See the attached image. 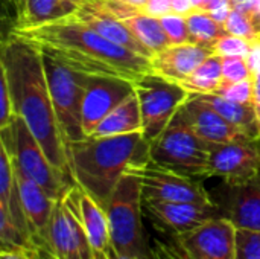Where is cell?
Instances as JSON below:
<instances>
[{
	"mask_svg": "<svg viewBox=\"0 0 260 259\" xmlns=\"http://www.w3.org/2000/svg\"><path fill=\"white\" fill-rule=\"evenodd\" d=\"M260 174V139L239 140L210 147V177L227 185H244Z\"/></svg>",
	"mask_w": 260,
	"mask_h": 259,
	"instance_id": "cell-12",
	"label": "cell"
},
{
	"mask_svg": "<svg viewBox=\"0 0 260 259\" xmlns=\"http://www.w3.org/2000/svg\"><path fill=\"white\" fill-rule=\"evenodd\" d=\"M221 217L230 220L236 229L260 232V174L244 185L221 183L210 191Z\"/></svg>",
	"mask_w": 260,
	"mask_h": 259,
	"instance_id": "cell-14",
	"label": "cell"
},
{
	"mask_svg": "<svg viewBox=\"0 0 260 259\" xmlns=\"http://www.w3.org/2000/svg\"><path fill=\"white\" fill-rule=\"evenodd\" d=\"M152 253L154 259H184L183 255L174 247V244H166L158 240L152 243Z\"/></svg>",
	"mask_w": 260,
	"mask_h": 259,
	"instance_id": "cell-37",
	"label": "cell"
},
{
	"mask_svg": "<svg viewBox=\"0 0 260 259\" xmlns=\"http://www.w3.org/2000/svg\"><path fill=\"white\" fill-rule=\"evenodd\" d=\"M0 75L8 81L15 114L26 122L49 162L75 182L70 171L69 145L55 113L41 50L9 31L2 40Z\"/></svg>",
	"mask_w": 260,
	"mask_h": 259,
	"instance_id": "cell-1",
	"label": "cell"
},
{
	"mask_svg": "<svg viewBox=\"0 0 260 259\" xmlns=\"http://www.w3.org/2000/svg\"><path fill=\"white\" fill-rule=\"evenodd\" d=\"M212 53L213 52L210 49H206L195 43L171 44L165 50L154 55V58L151 60L152 70L154 73L180 84L187 79Z\"/></svg>",
	"mask_w": 260,
	"mask_h": 259,
	"instance_id": "cell-19",
	"label": "cell"
},
{
	"mask_svg": "<svg viewBox=\"0 0 260 259\" xmlns=\"http://www.w3.org/2000/svg\"><path fill=\"white\" fill-rule=\"evenodd\" d=\"M17 20L12 27H32L55 21L76 12L70 0H15Z\"/></svg>",
	"mask_w": 260,
	"mask_h": 259,
	"instance_id": "cell-21",
	"label": "cell"
},
{
	"mask_svg": "<svg viewBox=\"0 0 260 259\" xmlns=\"http://www.w3.org/2000/svg\"><path fill=\"white\" fill-rule=\"evenodd\" d=\"M180 111L192 125V128L201 136V139L210 147L239 140L244 137H251L239 127L225 121L212 105L204 102L198 95H190L189 99L180 107Z\"/></svg>",
	"mask_w": 260,
	"mask_h": 259,
	"instance_id": "cell-17",
	"label": "cell"
},
{
	"mask_svg": "<svg viewBox=\"0 0 260 259\" xmlns=\"http://www.w3.org/2000/svg\"><path fill=\"white\" fill-rule=\"evenodd\" d=\"M222 81V56L212 53L206 58L198 69L183 82H180L192 95H212L216 93Z\"/></svg>",
	"mask_w": 260,
	"mask_h": 259,
	"instance_id": "cell-25",
	"label": "cell"
},
{
	"mask_svg": "<svg viewBox=\"0 0 260 259\" xmlns=\"http://www.w3.org/2000/svg\"><path fill=\"white\" fill-rule=\"evenodd\" d=\"M119 2H122V3H126V5H129V6H133V8H137V9H143V6L148 3V0H119Z\"/></svg>",
	"mask_w": 260,
	"mask_h": 259,
	"instance_id": "cell-42",
	"label": "cell"
},
{
	"mask_svg": "<svg viewBox=\"0 0 260 259\" xmlns=\"http://www.w3.org/2000/svg\"><path fill=\"white\" fill-rule=\"evenodd\" d=\"M230 3H232L233 9H239V11H242L244 14H247V11L250 9L253 0H230Z\"/></svg>",
	"mask_w": 260,
	"mask_h": 259,
	"instance_id": "cell-41",
	"label": "cell"
},
{
	"mask_svg": "<svg viewBox=\"0 0 260 259\" xmlns=\"http://www.w3.org/2000/svg\"><path fill=\"white\" fill-rule=\"evenodd\" d=\"M44 72L53 101L55 113L67 145L85 139L82 124V102L87 73L78 72L41 50Z\"/></svg>",
	"mask_w": 260,
	"mask_h": 259,
	"instance_id": "cell-6",
	"label": "cell"
},
{
	"mask_svg": "<svg viewBox=\"0 0 260 259\" xmlns=\"http://www.w3.org/2000/svg\"><path fill=\"white\" fill-rule=\"evenodd\" d=\"M134 90L140 104L143 136L148 142L165 131L180 107L192 95L181 84L154 72L134 82Z\"/></svg>",
	"mask_w": 260,
	"mask_h": 259,
	"instance_id": "cell-7",
	"label": "cell"
},
{
	"mask_svg": "<svg viewBox=\"0 0 260 259\" xmlns=\"http://www.w3.org/2000/svg\"><path fill=\"white\" fill-rule=\"evenodd\" d=\"M69 159L76 186L105 209L119 180L151 162L149 142L142 131L104 137L87 136L69 143Z\"/></svg>",
	"mask_w": 260,
	"mask_h": 259,
	"instance_id": "cell-3",
	"label": "cell"
},
{
	"mask_svg": "<svg viewBox=\"0 0 260 259\" xmlns=\"http://www.w3.org/2000/svg\"><path fill=\"white\" fill-rule=\"evenodd\" d=\"M15 145L12 160L15 166L29 179L37 182L53 200L62 198L73 186L75 182L61 174L47 159L38 140L30 133L26 122L15 114L14 118Z\"/></svg>",
	"mask_w": 260,
	"mask_h": 259,
	"instance_id": "cell-8",
	"label": "cell"
},
{
	"mask_svg": "<svg viewBox=\"0 0 260 259\" xmlns=\"http://www.w3.org/2000/svg\"><path fill=\"white\" fill-rule=\"evenodd\" d=\"M236 259H260V232L236 231Z\"/></svg>",
	"mask_w": 260,
	"mask_h": 259,
	"instance_id": "cell-33",
	"label": "cell"
},
{
	"mask_svg": "<svg viewBox=\"0 0 260 259\" xmlns=\"http://www.w3.org/2000/svg\"><path fill=\"white\" fill-rule=\"evenodd\" d=\"M72 3H75L78 8H81L82 5H87V3H90V2H93V0H70Z\"/></svg>",
	"mask_w": 260,
	"mask_h": 259,
	"instance_id": "cell-43",
	"label": "cell"
},
{
	"mask_svg": "<svg viewBox=\"0 0 260 259\" xmlns=\"http://www.w3.org/2000/svg\"><path fill=\"white\" fill-rule=\"evenodd\" d=\"M41 259H94L93 247L69 192L55 205Z\"/></svg>",
	"mask_w": 260,
	"mask_h": 259,
	"instance_id": "cell-9",
	"label": "cell"
},
{
	"mask_svg": "<svg viewBox=\"0 0 260 259\" xmlns=\"http://www.w3.org/2000/svg\"><path fill=\"white\" fill-rule=\"evenodd\" d=\"M224 27L227 31V34L235 35V37H241L248 40L250 43H254L260 40L259 35L256 34L250 18L239 9H233L229 15V18L224 23Z\"/></svg>",
	"mask_w": 260,
	"mask_h": 259,
	"instance_id": "cell-30",
	"label": "cell"
},
{
	"mask_svg": "<svg viewBox=\"0 0 260 259\" xmlns=\"http://www.w3.org/2000/svg\"><path fill=\"white\" fill-rule=\"evenodd\" d=\"M133 93V81L119 76L87 75L82 102V124L85 136H90L98 125Z\"/></svg>",
	"mask_w": 260,
	"mask_h": 259,
	"instance_id": "cell-13",
	"label": "cell"
},
{
	"mask_svg": "<svg viewBox=\"0 0 260 259\" xmlns=\"http://www.w3.org/2000/svg\"><path fill=\"white\" fill-rule=\"evenodd\" d=\"M73 15L79 18L82 23H85L87 26H90L91 29H94L98 34L110 40L111 43L126 47L131 52H136L142 56L152 60V53L137 40V37L126 26L125 20L110 14L99 3V0H93L87 5H82L81 8L76 9Z\"/></svg>",
	"mask_w": 260,
	"mask_h": 259,
	"instance_id": "cell-18",
	"label": "cell"
},
{
	"mask_svg": "<svg viewBox=\"0 0 260 259\" xmlns=\"http://www.w3.org/2000/svg\"><path fill=\"white\" fill-rule=\"evenodd\" d=\"M213 53L219 56H242L247 58L251 52V43L245 38L235 37L230 34H225L221 37L215 46H213Z\"/></svg>",
	"mask_w": 260,
	"mask_h": 259,
	"instance_id": "cell-31",
	"label": "cell"
},
{
	"mask_svg": "<svg viewBox=\"0 0 260 259\" xmlns=\"http://www.w3.org/2000/svg\"><path fill=\"white\" fill-rule=\"evenodd\" d=\"M253 78L247 58L242 56H222V81L221 85H229L238 81ZM219 85V87H221Z\"/></svg>",
	"mask_w": 260,
	"mask_h": 259,
	"instance_id": "cell-28",
	"label": "cell"
},
{
	"mask_svg": "<svg viewBox=\"0 0 260 259\" xmlns=\"http://www.w3.org/2000/svg\"><path fill=\"white\" fill-rule=\"evenodd\" d=\"M149 159L157 166L193 177L210 179V145L178 110L165 131L149 142Z\"/></svg>",
	"mask_w": 260,
	"mask_h": 259,
	"instance_id": "cell-5",
	"label": "cell"
},
{
	"mask_svg": "<svg viewBox=\"0 0 260 259\" xmlns=\"http://www.w3.org/2000/svg\"><path fill=\"white\" fill-rule=\"evenodd\" d=\"M160 21L163 24V29H165L171 44L190 43V35H189V26H187L186 15L171 12L168 15L160 17Z\"/></svg>",
	"mask_w": 260,
	"mask_h": 259,
	"instance_id": "cell-29",
	"label": "cell"
},
{
	"mask_svg": "<svg viewBox=\"0 0 260 259\" xmlns=\"http://www.w3.org/2000/svg\"><path fill=\"white\" fill-rule=\"evenodd\" d=\"M0 259H41V252L37 247L0 249Z\"/></svg>",
	"mask_w": 260,
	"mask_h": 259,
	"instance_id": "cell-35",
	"label": "cell"
},
{
	"mask_svg": "<svg viewBox=\"0 0 260 259\" xmlns=\"http://www.w3.org/2000/svg\"><path fill=\"white\" fill-rule=\"evenodd\" d=\"M143 14L151 17H163L172 12V0H148V3L142 9Z\"/></svg>",
	"mask_w": 260,
	"mask_h": 259,
	"instance_id": "cell-36",
	"label": "cell"
},
{
	"mask_svg": "<svg viewBox=\"0 0 260 259\" xmlns=\"http://www.w3.org/2000/svg\"><path fill=\"white\" fill-rule=\"evenodd\" d=\"M111 249L136 259H154L142 224L143 215V182L137 169L126 172L116 185L105 208Z\"/></svg>",
	"mask_w": 260,
	"mask_h": 259,
	"instance_id": "cell-4",
	"label": "cell"
},
{
	"mask_svg": "<svg viewBox=\"0 0 260 259\" xmlns=\"http://www.w3.org/2000/svg\"><path fill=\"white\" fill-rule=\"evenodd\" d=\"M139 131L143 133V121H142L139 98L134 90V93L129 95L123 102H120L98 125V128L90 136H96V137L120 136V134H129Z\"/></svg>",
	"mask_w": 260,
	"mask_h": 259,
	"instance_id": "cell-22",
	"label": "cell"
},
{
	"mask_svg": "<svg viewBox=\"0 0 260 259\" xmlns=\"http://www.w3.org/2000/svg\"><path fill=\"white\" fill-rule=\"evenodd\" d=\"M0 128L6 127L12 122L15 111L12 105V98L9 93L8 81L3 75H0Z\"/></svg>",
	"mask_w": 260,
	"mask_h": 259,
	"instance_id": "cell-34",
	"label": "cell"
},
{
	"mask_svg": "<svg viewBox=\"0 0 260 259\" xmlns=\"http://www.w3.org/2000/svg\"><path fill=\"white\" fill-rule=\"evenodd\" d=\"M0 249H17V247H35L29 237L17 226L9 214L0 208Z\"/></svg>",
	"mask_w": 260,
	"mask_h": 259,
	"instance_id": "cell-27",
	"label": "cell"
},
{
	"mask_svg": "<svg viewBox=\"0 0 260 259\" xmlns=\"http://www.w3.org/2000/svg\"><path fill=\"white\" fill-rule=\"evenodd\" d=\"M204 102L212 105L225 121L230 124L239 127L245 133H248L251 137L260 139L259 131H257V124H256V114L254 108L250 104H239L233 102L230 99H225L219 95H198Z\"/></svg>",
	"mask_w": 260,
	"mask_h": 259,
	"instance_id": "cell-23",
	"label": "cell"
},
{
	"mask_svg": "<svg viewBox=\"0 0 260 259\" xmlns=\"http://www.w3.org/2000/svg\"><path fill=\"white\" fill-rule=\"evenodd\" d=\"M195 9L192 0H172V12L180 15H187Z\"/></svg>",
	"mask_w": 260,
	"mask_h": 259,
	"instance_id": "cell-40",
	"label": "cell"
},
{
	"mask_svg": "<svg viewBox=\"0 0 260 259\" xmlns=\"http://www.w3.org/2000/svg\"><path fill=\"white\" fill-rule=\"evenodd\" d=\"M190 43L203 46L206 49H213L215 43L227 34L224 24L216 21L209 12L203 9H193L186 15ZM213 52V50H212Z\"/></svg>",
	"mask_w": 260,
	"mask_h": 259,
	"instance_id": "cell-26",
	"label": "cell"
},
{
	"mask_svg": "<svg viewBox=\"0 0 260 259\" xmlns=\"http://www.w3.org/2000/svg\"><path fill=\"white\" fill-rule=\"evenodd\" d=\"M125 23L137 37V40L152 53V58L154 55L171 46V41L163 29L160 18L140 12L129 18H125Z\"/></svg>",
	"mask_w": 260,
	"mask_h": 259,
	"instance_id": "cell-24",
	"label": "cell"
},
{
	"mask_svg": "<svg viewBox=\"0 0 260 259\" xmlns=\"http://www.w3.org/2000/svg\"><path fill=\"white\" fill-rule=\"evenodd\" d=\"M14 162V160H12ZM17 188L20 195V203L32 235V240L38 250L43 253L47 240L49 223L58 200H53L37 182L24 176L14 163Z\"/></svg>",
	"mask_w": 260,
	"mask_h": 259,
	"instance_id": "cell-16",
	"label": "cell"
},
{
	"mask_svg": "<svg viewBox=\"0 0 260 259\" xmlns=\"http://www.w3.org/2000/svg\"><path fill=\"white\" fill-rule=\"evenodd\" d=\"M247 61L253 76H260V40L251 43V52L247 56Z\"/></svg>",
	"mask_w": 260,
	"mask_h": 259,
	"instance_id": "cell-38",
	"label": "cell"
},
{
	"mask_svg": "<svg viewBox=\"0 0 260 259\" xmlns=\"http://www.w3.org/2000/svg\"><path fill=\"white\" fill-rule=\"evenodd\" d=\"M69 197L75 205V209L85 229L93 252L94 253L107 252V249L111 244L107 211L79 186H73L69 191Z\"/></svg>",
	"mask_w": 260,
	"mask_h": 259,
	"instance_id": "cell-20",
	"label": "cell"
},
{
	"mask_svg": "<svg viewBox=\"0 0 260 259\" xmlns=\"http://www.w3.org/2000/svg\"><path fill=\"white\" fill-rule=\"evenodd\" d=\"M215 95H219L225 99H230L233 102L239 104H250L253 105V95H254V76L238 81L229 85H221Z\"/></svg>",
	"mask_w": 260,
	"mask_h": 259,
	"instance_id": "cell-32",
	"label": "cell"
},
{
	"mask_svg": "<svg viewBox=\"0 0 260 259\" xmlns=\"http://www.w3.org/2000/svg\"><path fill=\"white\" fill-rule=\"evenodd\" d=\"M253 108L256 114V124L260 136V76H254V95H253Z\"/></svg>",
	"mask_w": 260,
	"mask_h": 259,
	"instance_id": "cell-39",
	"label": "cell"
},
{
	"mask_svg": "<svg viewBox=\"0 0 260 259\" xmlns=\"http://www.w3.org/2000/svg\"><path fill=\"white\" fill-rule=\"evenodd\" d=\"M137 172L143 182L145 202H171V203H212L210 191L203 185V180L187 177L149 162Z\"/></svg>",
	"mask_w": 260,
	"mask_h": 259,
	"instance_id": "cell-11",
	"label": "cell"
},
{
	"mask_svg": "<svg viewBox=\"0 0 260 259\" xmlns=\"http://www.w3.org/2000/svg\"><path fill=\"white\" fill-rule=\"evenodd\" d=\"M9 31L87 75L119 76L137 82L154 72L149 58L111 43L73 14L38 26L11 27Z\"/></svg>",
	"mask_w": 260,
	"mask_h": 259,
	"instance_id": "cell-2",
	"label": "cell"
},
{
	"mask_svg": "<svg viewBox=\"0 0 260 259\" xmlns=\"http://www.w3.org/2000/svg\"><path fill=\"white\" fill-rule=\"evenodd\" d=\"M143 211L154 223L155 229L177 237L186 234L200 224L221 217L218 206L212 203H171V202H145Z\"/></svg>",
	"mask_w": 260,
	"mask_h": 259,
	"instance_id": "cell-15",
	"label": "cell"
},
{
	"mask_svg": "<svg viewBox=\"0 0 260 259\" xmlns=\"http://www.w3.org/2000/svg\"><path fill=\"white\" fill-rule=\"evenodd\" d=\"M236 231L230 220L216 217L172 237V244L184 259H236Z\"/></svg>",
	"mask_w": 260,
	"mask_h": 259,
	"instance_id": "cell-10",
	"label": "cell"
}]
</instances>
